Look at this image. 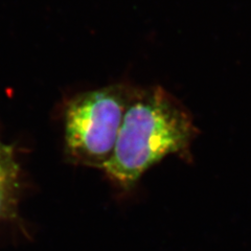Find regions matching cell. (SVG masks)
Here are the masks:
<instances>
[{"label": "cell", "mask_w": 251, "mask_h": 251, "mask_svg": "<svg viewBox=\"0 0 251 251\" xmlns=\"http://www.w3.org/2000/svg\"><path fill=\"white\" fill-rule=\"evenodd\" d=\"M134 87L114 84L78 93L64 112V145L68 161L103 170L111 158Z\"/></svg>", "instance_id": "cell-2"}, {"label": "cell", "mask_w": 251, "mask_h": 251, "mask_svg": "<svg viewBox=\"0 0 251 251\" xmlns=\"http://www.w3.org/2000/svg\"><path fill=\"white\" fill-rule=\"evenodd\" d=\"M14 170L15 167L13 166L9 152L0 148V211L5 201L7 187L9 184H12V180L15 176Z\"/></svg>", "instance_id": "cell-3"}, {"label": "cell", "mask_w": 251, "mask_h": 251, "mask_svg": "<svg viewBox=\"0 0 251 251\" xmlns=\"http://www.w3.org/2000/svg\"><path fill=\"white\" fill-rule=\"evenodd\" d=\"M196 135L192 115L170 92L160 86L134 87L113 154L103 170L117 187L132 190L166 156L191 159Z\"/></svg>", "instance_id": "cell-1"}]
</instances>
